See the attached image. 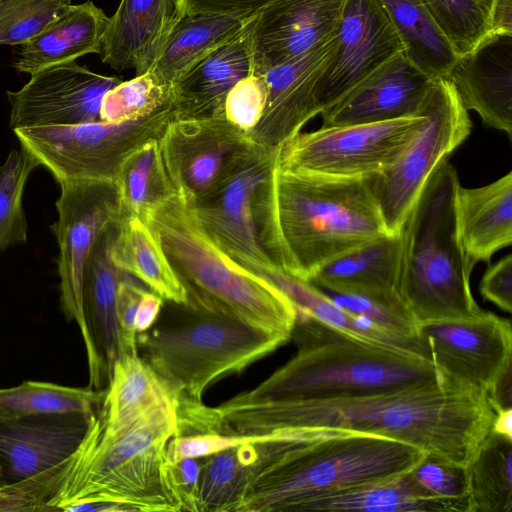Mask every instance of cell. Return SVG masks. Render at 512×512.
I'll list each match as a JSON object with an SVG mask.
<instances>
[{
	"label": "cell",
	"instance_id": "6da1fadb",
	"mask_svg": "<svg viewBox=\"0 0 512 512\" xmlns=\"http://www.w3.org/2000/svg\"><path fill=\"white\" fill-rule=\"evenodd\" d=\"M223 433L263 435L283 429H341L408 443L467 466L494 418L485 391L444 378L402 389L329 400H274L212 407Z\"/></svg>",
	"mask_w": 512,
	"mask_h": 512
},
{
	"label": "cell",
	"instance_id": "7a4b0ae2",
	"mask_svg": "<svg viewBox=\"0 0 512 512\" xmlns=\"http://www.w3.org/2000/svg\"><path fill=\"white\" fill-rule=\"evenodd\" d=\"M253 215L272 262L306 281L327 262L388 234L369 177L303 175L276 163L254 195Z\"/></svg>",
	"mask_w": 512,
	"mask_h": 512
},
{
	"label": "cell",
	"instance_id": "3957f363",
	"mask_svg": "<svg viewBox=\"0 0 512 512\" xmlns=\"http://www.w3.org/2000/svg\"><path fill=\"white\" fill-rule=\"evenodd\" d=\"M272 433L236 512L306 511L318 499L402 475L425 455L403 441L357 431Z\"/></svg>",
	"mask_w": 512,
	"mask_h": 512
},
{
	"label": "cell",
	"instance_id": "277c9868",
	"mask_svg": "<svg viewBox=\"0 0 512 512\" xmlns=\"http://www.w3.org/2000/svg\"><path fill=\"white\" fill-rule=\"evenodd\" d=\"M296 354L235 403L329 400L402 389L443 379L426 358L347 333L297 312Z\"/></svg>",
	"mask_w": 512,
	"mask_h": 512
},
{
	"label": "cell",
	"instance_id": "5b68a950",
	"mask_svg": "<svg viewBox=\"0 0 512 512\" xmlns=\"http://www.w3.org/2000/svg\"><path fill=\"white\" fill-rule=\"evenodd\" d=\"M144 220L184 287L187 305L291 337L294 305L269 280L220 249L199 224L190 201L175 193Z\"/></svg>",
	"mask_w": 512,
	"mask_h": 512
},
{
	"label": "cell",
	"instance_id": "8992f818",
	"mask_svg": "<svg viewBox=\"0 0 512 512\" xmlns=\"http://www.w3.org/2000/svg\"><path fill=\"white\" fill-rule=\"evenodd\" d=\"M460 185L455 167L445 159L426 182L399 231L396 294L417 324L471 318L483 312L470 287L474 267L458 237Z\"/></svg>",
	"mask_w": 512,
	"mask_h": 512
},
{
	"label": "cell",
	"instance_id": "52a82bcc",
	"mask_svg": "<svg viewBox=\"0 0 512 512\" xmlns=\"http://www.w3.org/2000/svg\"><path fill=\"white\" fill-rule=\"evenodd\" d=\"M137 334V351L177 400L202 401L219 380L237 374L285 345L291 337L237 318L173 303Z\"/></svg>",
	"mask_w": 512,
	"mask_h": 512
},
{
	"label": "cell",
	"instance_id": "ba28073f",
	"mask_svg": "<svg viewBox=\"0 0 512 512\" xmlns=\"http://www.w3.org/2000/svg\"><path fill=\"white\" fill-rule=\"evenodd\" d=\"M176 407H156L113 435L101 431L96 415L55 510L76 502H110L129 512L180 511L164 474L166 445L178 432Z\"/></svg>",
	"mask_w": 512,
	"mask_h": 512
},
{
	"label": "cell",
	"instance_id": "9c48e42d",
	"mask_svg": "<svg viewBox=\"0 0 512 512\" xmlns=\"http://www.w3.org/2000/svg\"><path fill=\"white\" fill-rule=\"evenodd\" d=\"M172 103L134 121L101 120L67 126L13 130L21 146L46 167L58 183H116L124 159L142 144L159 139L173 119Z\"/></svg>",
	"mask_w": 512,
	"mask_h": 512
},
{
	"label": "cell",
	"instance_id": "30bf717a",
	"mask_svg": "<svg viewBox=\"0 0 512 512\" xmlns=\"http://www.w3.org/2000/svg\"><path fill=\"white\" fill-rule=\"evenodd\" d=\"M425 116L321 127L299 132L276 152L282 171L327 178H367L393 166L420 131Z\"/></svg>",
	"mask_w": 512,
	"mask_h": 512
},
{
	"label": "cell",
	"instance_id": "8fae6325",
	"mask_svg": "<svg viewBox=\"0 0 512 512\" xmlns=\"http://www.w3.org/2000/svg\"><path fill=\"white\" fill-rule=\"evenodd\" d=\"M419 114L420 131L400 159L370 176V186L388 234L399 233L436 168L470 135L472 122L447 78L433 81Z\"/></svg>",
	"mask_w": 512,
	"mask_h": 512
},
{
	"label": "cell",
	"instance_id": "7c38bea8",
	"mask_svg": "<svg viewBox=\"0 0 512 512\" xmlns=\"http://www.w3.org/2000/svg\"><path fill=\"white\" fill-rule=\"evenodd\" d=\"M276 152L248 138L212 187L191 203L211 240L250 271L276 266L259 242L253 215L254 195L274 168Z\"/></svg>",
	"mask_w": 512,
	"mask_h": 512
},
{
	"label": "cell",
	"instance_id": "4fadbf2b",
	"mask_svg": "<svg viewBox=\"0 0 512 512\" xmlns=\"http://www.w3.org/2000/svg\"><path fill=\"white\" fill-rule=\"evenodd\" d=\"M56 201L58 220L51 225L58 246L60 305L67 320L81 335L85 330L82 307L83 271L101 233L120 216L116 185L96 181H62Z\"/></svg>",
	"mask_w": 512,
	"mask_h": 512
},
{
	"label": "cell",
	"instance_id": "5bb4252c",
	"mask_svg": "<svg viewBox=\"0 0 512 512\" xmlns=\"http://www.w3.org/2000/svg\"><path fill=\"white\" fill-rule=\"evenodd\" d=\"M418 336L441 376L478 390L486 392L512 363L511 323L491 312L420 323Z\"/></svg>",
	"mask_w": 512,
	"mask_h": 512
},
{
	"label": "cell",
	"instance_id": "9a60e30c",
	"mask_svg": "<svg viewBox=\"0 0 512 512\" xmlns=\"http://www.w3.org/2000/svg\"><path fill=\"white\" fill-rule=\"evenodd\" d=\"M120 82L75 61L46 67L32 74L20 90L7 92L10 126L15 130L100 120L104 95Z\"/></svg>",
	"mask_w": 512,
	"mask_h": 512
},
{
	"label": "cell",
	"instance_id": "2e32d148",
	"mask_svg": "<svg viewBox=\"0 0 512 512\" xmlns=\"http://www.w3.org/2000/svg\"><path fill=\"white\" fill-rule=\"evenodd\" d=\"M401 51L402 44L377 0H346L336 50L316 85L319 114Z\"/></svg>",
	"mask_w": 512,
	"mask_h": 512
},
{
	"label": "cell",
	"instance_id": "e0dca14e",
	"mask_svg": "<svg viewBox=\"0 0 512 512\" xmlns=\"http://www.w3.org/2000/svg\"><path fill=\"white\" fill-rule=\"evenodd\" d=\"M247 140V134L223 114L171 119L159 138V145L175 192L193 203L212 187Z\"/></svg>",
	"mask_w": 512,
	"mask_h": 512
},
{
	"label": "cell",
	"instance_id": "ac0fdd59",
	"mask_svg": "<svg viewBox=\"0 0 512 512\" xmlns=\"http://www.w3.org/2000/svg\"><path fill=\"white\" fill-rule=\"evenodd\" d=\"M336 47L337 30L309 51L256 73L265 81L267 99L259 123L247 134L251 141L277 150L319 114L315 101L316 85Z\"/></svg>",
	"mask_w": 512,
	"mask_h": 512
},
{
	"label": "cell",
	"instance_id": "d6986e66",
	"mask_svg": "<svg viewBox=\"0 0 512 512\" xmlns=\"http://www.w3.org/2000/svg\"><path fill=\"white\" fill-rule=\"evenodd\" d=\"M117 220L97 237L83 271L82 307L85 330L82 335L88 362L89 385L107 388L113 365L119 356L116 295L120 280L128 273L111 257Z\"/></svg>",
	"mask_w": 512,
	"mask_h": 512
},
{
	"label": "cell",
	"instance_id": "ffe728a7",
	"mask_svg": "<svg viewBox=\"0 0 512 512\" xmlns=\"http://www.w3.org/2000/svg\"><path fill=\"white\" fill-rule=\"evenodd\" d=\"M346 0H274L251 23L253 73L283 64L335 34Z\"/></svg>",
	"mask_w": 512,
	"mask_h": 512
},
{
	"label": "cell",
	"instance_id": "44dd1931",
	"mask_svg": "<svg viewBox=\"0 0 512 512\" xmlns=\"http://www.w3.org/2000/svg\"><path fill=\"white\" fill-rule=\"evenodd\" d=\"M401 51L368 74L320 114L323 127L418 116L433 83Z\"/></svg>",
	"mask_w": 512,
	"mask_h": 512
},
{
	"label": "cell",
	"instance_id": "7402d4cb",
	"mask_svg": "<svg viewBox=\"0 0 512 512\" xmlns=\"http://www.w3.org/2000/svg\"><path fill=\"white\" fill-rule=\"evenodd\" d=\"M96 415L53 413L0 420L1 485L28 478L70 457Z\"/></svg>",
	"mask_w": 512,
	"mask_h": 512
},
{
	"label": "cell",
	"instance_id": "603a6c76",
	"mask_svg": "<svg viewBox=\"0 0 512 512\" xmlns=\"http://www.w3.org/2000/svg\"><path fill=\"white\" fill-rule=\"evenodd\" d=\"M446 78L467 110L512 139V33H488L457 57Z\"/></svg>",
	"mask_w": 512,
	"mask_h": 512
},
{
	"label": "cell",
	"instance_id": "cb8c5ba5",
	"mask_svg": "<svg viewBox=\"0 0 512 512\" xmlns=\"http://www.w3.org/2000/svg\"><path fill=\"white\" fill-rule=\"evenodd\" d=\"M254 17V16H253ZM193 65L172 87L174 119L223 114L229 90L253 71L251 23Z\"/></svg>",
	"mask_w": 512,
	"mask_h": 512
},
{
	"label": "cell",
	"instance_id": "d4e9b609",
	"mask_svg": "<svg viewBox=\"0 0 512 512\" xmlns=\"http://www.w3.org/2000/svg\"><path fill=\"white\" fill-rule=\"evenodd\" d=\"M183 16L180 0H121L109 17L101 60L116 70L146 73Z\"/></svg>",
	"mask_w": 512,
	"mask_h": 512
},
{
	"label": "cell",
	"instance_id": "484cf974",
	"mask_svg": "<svg viewBox=\"0 0 512 512\" xmlns=\"http://www.w3.org/2000/svg\"><path fill=\"white\" fill-rule=\"evenodd\" d=\"M399 258L400 234H384L327 262L309 282L330 293L404 308L396 294Z\"/></svg>",
	"mask_w": 512,
	"mask_h": 512
},
{
	"label": "cell",
	"instance_id": "4316f807",
	"mask_svg": "<svg viewBox=\"0 0 512 512\" xmlns=\"http://www.w3.org/2000/svg\"><path fill=\"white\" fill-rule=\"evenodd\" d=\"M458 237L470 264L491 261L512 243V171L477 187L461 185L456 195Z\"/></svg>",
	"mask_w": 512,
	"mask_h": 512
},
{
	"label": "cell",
	"instance_id": "83f0119b",
	"mask_svg": "<svg viewBox=\"0 0 512 512\" xmlns=\"http://www.w3.org/2000/svg\"><path fill=\"white\" fill-rule=\"evenodd\" d=\"M109 17L93 2L71 5L43 32L21 45L14 67L34 74L90 53H100Z\"/></svg>",
	"mask_w": 512,
	"mask_h": 512
},
{
	"label": "cell",
	"instance_id": "f1b7e54d",
	"mask_svg": "<svg viewBox=\"0 0 512 512\" xmlns=\"http://www.w3.org/2000/svg\"><path fill=\"white\" fill-rule=\"evenodd\" d=\"M167 404H177V399L153 368L138 353L121 354L113 365L96 419L102 432L113 435Z\"/></svg>",
	"mask_w": 512,
	"mask_h": 512
},
{
	"label": "cell",
	"instance_id": "f546056e",
	"mask_svg": "<svg viewBox=\"0 0 512 512\" xmlns=\"http://www.w3.org/2000/svg\"><path fill=\"white\" fill-rule=\"evenodd\" d=\"M111 257L117 267L142 281L164 301L187 303L184 287L157 236L144 219L120 212Z\"/></svg>",
	"mask_w": 512,
	"mask_h": 512
},
{
	"label": "cell",
	"instance_id": "4dcf8cb0",
	"mask_svg": "<svg viewBox=\"0 0 512 512\" xmlns=\"http://www.w3.org/2000/svg\"><path fill=\"white\" fill-rule=\"evenodd\" d=\"M251 18L213 14L183 16L148 71L172 87L193 65L242 30Z\"/></svg>",
	"mask_w": 512,
	"mask_h": 512
},
{
	"label": "cell",
	"instance_id": "1f68e13d",
	"mask_svg": "<svg viewBox=\"0 0 512 512\" xmlns=\"http://www.w3.org/2000/svg\"><path fill=\"white\" fill-rule=\"evenodd\" d=\"M253 272L274 284L291 301L297 312L307 313L363 339L425 358L421 342L396 335L366 317L346 311L311 282L294 277L276 266L259 268Z\"/></svg>",
	"mask_w": 512,
	"mask_h": 512
},
{
	"label": "cell",
	"instance_id": "d6a6232c",
	"mask_svg": "<svg viewBox=\"0 0 512 512\" xmlns=\"http://www.w3.org/2000/svg\"><path fill=\"white\" fill-rule=\"evenodd\" d=\"M270 434L201 458L198 512H236L264 460Z\"/></svg>",
	"mask_w": 512,
	"mask_h": 512
},
{
	"label": "cell",
	"instance_id": "836d02e7",
	"mask_svg": "<svg viewBox=\"0 0 512 512\" xmlns=\"http://www.w3.org/2000/svg\"><path fill=\"white\" fill-rule=\"evenodd\" d=\"M405 56L436 80L446 78L458 55L420 0H377Z\"/></svg>",
	"mask_w": 512,
	"mask_h": 512
},
{
	"label": "cell",
	"instance_id": "e575fe53",
	"mask_svg": "<svg viewBox=\"0 0 512 512\" xmlns=\"http://www.w3.org/2000/svg\"><path fill=\"white\" fill-rule=\"evenodd\" d=\"M465 468L470 512L512 511V439L490 430Z\"/></svg>",
	"mask_w": 512,
	"mask_h": 512
},
{
	"label": "cell",
	"instance_id": "d590c367",
	"mask_svg": "<svg viewBox=\"0 0 512 512\" xmlns=\"http://www.w3.org/2000/svg\"><path fill=\"white\" fill-rule=\"evenodd\" d=\"M115 185L120 212L142 219L176 193L164 166L159 139L147 141L124 159Z\"/></svg>",
	"mask_w": 512,
	"mask_h": 512
},
{
	"label": "cell",
	"instance_id": "8d00e7d4",
	"mask_svg": "<svg viewBox=\"0 0 512 512\" xmlns=\"http://www.w3.org/2000/svg\"><path fill=\"white\" fill-rule=\"evenodd\" d=\"M105 391L25 381L14 387L0 389V420L53 413L97 414Z\"/></svg>",
	"mask_w": 512,
	"mask_h": 512
},
{
	"label": "cell",
	"instance_id": "74e56055",
	"mask_svg": "<svg viewBox=\"0 0 512 512\" xmlns=\"http://www.w3.org/2000/svg\"><path fill=\"white\" fill-rule=\"evenodd\" d=\"M306 511H438L413 490L406 472L397 477L318 499Z\"/></svg>",
	"mask_w": 512,
	"mask_h": 512
},
{
	"label": "cell",
	"instance_id": "f35d334b",
	"mask_svg": "<svg viewBox=\"0 0 512 512\" xmlns=\"http://www.w3.org/2000/svg\"><path fill=\"white\" fill-rule=\"evenodd\" d=\"M406 476L414 492L439 512H470L465 466L425 453Z\"/></svg>",
	"mask_w": 512,
	"mask_h": 512
},
{
	"label": "cell",
	"instance_id": "ab89813d",
	"mask_svg": "<svg viewBox=\"0 0 512 512\" xmlns=\"http://www.w3.org/2000/svg\"><path fill=\"white\" fill-rule=\"evenodd\" d=\"M39 161L26 148L13 149L0 166V252L27 241L24 187Z\"/></svg>",
	"mask_w": 512,
	"mask_h": 512
},
{
	"label": "cell",
	"instance_id": "60d3db41",
	"mask_svg": "<svg viewBox=\"0 0 512 512\" xmlns=\"http://www.w3.org/2000/svg\"><path fill=\"white\" fill-rule=\"evenodd\" d=\"M172 103L171 87L147 71L121 81L104 95L100 120L109 123L134 121L152 115Z\"/></svg>",
	"mask_w": 512,
	"mask_h": 512
},
{
	"label": "cell",
	"instance_id": "b9f144b4",
	"mask_svg": "<svg viewBox=\"0 0 512 512\" xmlns=\"http://www.w3.org/2000/svg\"><path fill=\"white\" fill-rule=\"evenodd\" d=\"M458 56L489 33L494 0H420Z\"/></svg>",
	"mask_w": 512,
	"mask_h": 512
},
{
	"label": "cell",
	"instance_id": "7bdbcfd3",
	"mask_svg": "<svg viewBox=\"0 0 512 512\" xmlns=\"http://www.w3.org/2000/svg\"><path fill=\"white\" fill-rule=\"evenodd\" d=\"M78 458V449L60 463L20 481L0 486V511H52Z\"/></svg>",
	"mask_w": 512,
	"mask_h": 512
},
{
	"label": "cell",
	"instance_id": "ee69618b",
	"mask_svg": "<svg viewBox=\"0 0 512 512\" xmlns=\"http://www.w3.org/2000/svg\"><path fill=\"white\" fill-rule=\"evenodd\" d=\"M70 0H4L0 4V45H22L71 6Z\"/></svg>",
	"mask_w": 512,
	"mask_h": 512
},
{
	"label": "cell",
	"instance_id": "f6af8a7d",
	"mask_svg": "<svg viewBox=\"0 0 512 512\" xmlns=\"http://www.w3.org/2000/svg\"><path fill=\"white\" fill-rule=\"evenodd\" d=\"M266 99L267 88L262 75L252 72L229 90L223 104V115L232 125L248 134L259 123Z\"/></svg>",
	"mask_w": 512,
	"mask_h": 512
},
{
	"label": "cell",
	"instance_id": "bcb514c9",
	"mask_svg": "<svg viewBox=\"0 0 512 512\" xmlns=\"http://www.w3.org/2000/svg\"><path fill=\"white\" fill-rule=\"evenodd\" d=\"M145 288L139 285L130 274L124 276L117 288L116 319L118 326L119 355L136 354L137 332L134 321L137 307Z\"/></svg>",
	"mask_w": 512,
	"mask_h": 512
},
{
	"label": "cell",
	"instance_id": "7dc6e473",
	"mask_svg": "<svg viewBox=\"0 0 512 512\" xmlns=\"http://www.w3.org/2000/svg\"><path fill=\"white\" fill-rule=\"evenodd\" d=\"M200 466L201 458L165 461V479L180 511L198 512Z\"/></svg>",
	"mask_w": 512,
	"mask_h": 512
},
{
	"label": "cell",
	"instance_id": "c3c4849f",
	"mask_svg": "<svg viewBox=\"0 0 512 512\" xmlns=\"http://www.w3.org/2000/svg\"><path fill=\"white\" fill-rule=\"evenodd\" d=\"M480 292L501 310L512 311V254H507L485 271Z\"/></svg>",
	"mask_w": 512,
	"mask_h": 512
},
{
	"label": "cell",
	"instance_id": "681fc988",
	"mask_svg": "<svg viewBox=\"0 0 512 512\" xmlns=\"http://www.w3.org/2000/svg\"><path fill=\"white\" fill-rule=\"evenodd\" d=\"M274 0H180L182 12L250 18Z\"/></svg>",
	"mask_w": 512,
	"mask_h": 512
},
{
	"label": "cell",
	"instance_id": "f907efd6",
	"mask_svg": "<svg viewBox=\"0 0 512 512\" xmlns=\"http://www.w3.org/2000/svg\"><path fill=\"white\" fill-rule=\"evenodd\" d=\"M486 394L494 412L512 408V363L497 375Z\"/></svg>",
	"mask_w": 512,
	"mask_h": 512
},
{
	"label": "cell",
	"instance_id": "816d5d0a",
	"mask_svg": "<svg viewBox=\"0 0 512 512\" xmlns=\"http://www.w3.org/2000/svg\"><path fill=\"white\" fill-rule=\"evenodd\" d=\"M164 304V299L153 291L144 290L139 301L134 326L138 333L149 330L156 322Z\"/></svg>",
	"mask_w": 512,
	"mask_h": 512
},
{
	"label": "cell",
	"instance_id": "f5cc1de1",
	"mask_svg": "<svg viewBox=\"0 0 512 512\" xmlns=\"http://www.w3.org/2000/svg\"><path fill=\"white\" fill-rule=\"evenodd\" d=\"M490 32L512 33V0H494L490 14Z\"/></svg>",
	"mask_w": 512,
	"mask_h": 512
},
{
	"label": "cell",
	"instance_id": "db71d44e",
	"mask_svg": "<svg viewBox=\"0 0 512 512\" xmlns=\"http://www.w3.org/2000/svg\"><path fill=\"white\" fill-rule=\"evenodd\" d=\"M491 431L512 439V408L495 412Z\"/></svg>",
	"mask_w": 512,
	"mask_h": 512
},
{
	"label": "cell",
	"instance_id": "11a10c76",
	"mask_svg": "<svg viewBox=\"0 0 512 512\" xmlns=\"http://www.w3.org/2000/svg\"><path fill=\"white\" fill-rule=\"evenodd\" d=\"M0 486H1V471H0Z\"/></svg>",
	"mask_w": 512,
	"mask_h": 512
},
{
	"label": "cell",
	"instance_id": "9f6ffc18",
	"mask_svg": "<svg viewBox=\"0 0 512 512\" xmlns=\"http://www.w3.org/2000/svg\"><path fill=\"white\" fill-rule=\"evenodd\" d=\"M4 0H0V4L3 2Z\"/></svg>",
	"mask_w": 512,
	"mask_h": 512
}]
</instances>
